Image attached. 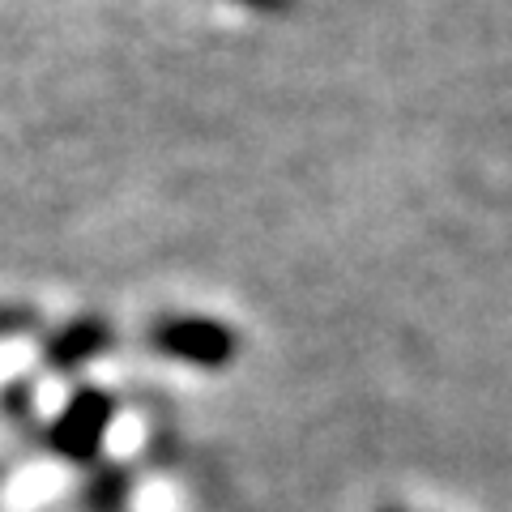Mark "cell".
<instances>
[{"label": "cell", "mask_w": 512, "mask_h": 512, "mask_svg": "<svg viewBox=\"0 0 512 512\" xmlns=\"http://www.w3.org/2000/svg\"><path fill=\"white\" fill-rule=\"evenodd\" d=\"M150 346L158 355L192 367H227L239 350L235 333L210 316H163L150 329Z\"/></svg>", "instance_id": "1"}, {"label": "cell", "mask_w": 512, "mask_h": 512, "mask_svg": "<svg viewBox=\"0 0 512 512\" xmlns=\"http://www.w3.org/2000/svg\"><path fill=\"white\" fill-rule=\"evenodd\" d=\"M116 419V397L103 389H82L52 427V448L69 461H94L103 448V436Z\"/></svg>", "instance_id": "2"}, {"label": "cell", "mask_w": 512, "mask_h": 512, "mask_svg": "<svg viewBox=\"0 0 512 512\" xmlns=\"http://www.w3.org/2000/svg\"><path fill=\"white\" fill-rule=\"evenodd\" d=\"M107 346H111V329L103 325V320L99 316H77L60 333H52V342H47V367L73 372V367H82L86 359L103 355Z\"/></svg>", "instance_id": "3"}, {"label": "cell", "mask_w": 512, "mask_h": 512, "mask_svg": "<svg viewBox=\"0 0 512 512\" xmlns=\"http://www.w3.org/2000/svg\"><path fill=\"white\" fill-rule=\"evenodd\" d=\"M124 495H128V470L107 466L103 474L90 478V487H86V508H90V512H120V508H124Z\"/></svg>", "instance_id": "4"}, {"label": "cell", "mask_w": 512, "mask_h": 512, "mask_svg": "<svg viewBox=\"0 0 512 512\" xmlns=\"http://www.w3.org/2000/svg\"><path fill=\"white\" fill-rule=\"evenodd\" d=\"M35 312H26V308H0V333H22L35 325Z\"/></svg>", "instance_id": "5"}, {"label": "cell", "mask_w": 512, "mask_h": 512, "mask_svg": "<svg viewBox=\"0 0 512 512\" xmlns=\"http://www.w3.org/2000/svg\"><path fill=\"white\" fill-rule=\"evenodd\" d=\"M0 402L9 406L13 419H26V414H30V389H26V384H13V389H5V397H0Z\"/></svg>", "instance_id": "6"}, {"label": "cell", "mask_w": 512, "mask_h": 512, "mask_svg": "<svg viewBox=\"0 0 512 512\" xmlns=\"http://www.w3.org/2000/svg\"><path fill=\"white\" fill-rule=\"evenodd\" d=\"M235 5L256 9V13H286V9L295 5V0H235Z\"/></svg>", "instance_id": "7"}, {"label": "cell", "mask_w": 512, "mask_h": 512, "mask_svg": "<svg viewBox=\"0 0 512 512\" xmlns=\"http://www.w3.org/2000/svg\"><path fill=\"white\" fill-rule=\"evenodd\" d=\"M384 512H402V508H384Z\"/></svg>", "instance_id": "8"}]
</instances>
